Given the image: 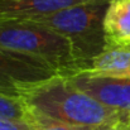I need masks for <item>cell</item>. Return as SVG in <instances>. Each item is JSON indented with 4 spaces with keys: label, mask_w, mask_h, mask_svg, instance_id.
I'll return each mask as SVG.
<instances>
[{
    "label": "cell",
    "mask_w": 130,
    "mask_h": 130,
    "mask_svg": "<svg viewBox=\"0 0 130 130\" xmlns=\"http://www.w3.org/2000/svg\"><path fill=\"white\" fill-rule=\"evenodd\" d=\"M22 99L28 110L71 125L106 129L130 124V112L101 104L77 88L70 77L56 76L33 87Z\"/></svg>",
    "instance_id": "1"
},
{
    "label": "cell",
    "mask_w": 130,
    "mask_h": 130,
    "mask_svg": "<svg viewBox=\"0 0 130 130\" xmlns=\"http://www.w3.org/2000/svg\"><path fill=\"white\" fill-rule=\"evenodd\" d=\"M0 48L34 58L62 77L81 73L68 42L33 20H0Z\"/></svg>",
    "instance_id": "2"
},
{
    "label": "cell",
    "mask_w": 130,
    "mask_h": 130,
    "mask_svg": "<svg viewBox=\"0 0 130 130\" xmlns=\"http://www.w3.org/2000/svg\"><path fill=\"white\" fill-rule=\"evenodd\" d=\"M107 4L109 1H96L23 20H33L62 36L82 75L106 45L104 17Z\"/></svg>",
    "instance_id": "3"
},
{
    "label": "cell",
    "mask_w": 130,
    "mask_h": 130,
    "mask_svg": "<svg viewBox=\"0 0 130 130\" xmlns=\"http://www.w3.org/2000/svg\"><path fill=\"white\" fill-rule=\"evenodd\" d=\"M56 76L39 61L0 48V93L22 99L33 87Z\"/></svg>",
    "instance_id": "4"
},
{
    "label": "cell",
    "mask_w": 130,
    "mask_h": 130,
    "mask_svg": "<svg viewBox=\"0 0 130 130\" xmlns=\"http://www.w3.org/2000/svg\"><path fill=\"white\" fill-rule=\"evenodd\" d=\"M73 85L104 105L130 112V80L91 77L78 75L70 77Z\"/></svg>",
    "instance_id": "5"
},
{
    "label": "cell",
    "mask_w": 130,
    "mask_h": 130,
    "mask_svg": "<svg viewBox=\"0 0 130 130\" xmlns=\"http://www.w3.org/2000/svg\"><path fill=\"white\" fill-rule=\"evenodd\" d=\"M82 75L130 80V39L106 42L104 51L90 63Z\"/></svg>",
    "instance_id": "6"
},
{
    "label": "cell",
    "mask_w": 130,
    "mask_h": 130,
    "mask_svg": "<svg viewBox=\"0 0 130 130\" xmlns=\"http://www.w3.org/2000/svg\"><path fill=\"white\" fill-rule=\"evenodd\" d=\"M96 1L110 0H0V20L30 19Z\"/></svg>",
    "instance_id": "7"
},
{
    "label": "cell",
    "mask_w": 130,
    "mask_h": 130,
    "mask_svg": "<svg viewBox=\"0 0 130 130\" xmlns=\"http://www.w3.org/2000/svg\"><path fill=\"white\" fill-rule=\"evenodd\" d=\"M106 42L130 39V0H110L104 17Z\"/></svg>",
    "instance_id": "8"
},
{
    "label": "cell",
    "mask_w": 130,
    "mask_h": 130,
    "mask_svg": "<svg viewBox=\"0 0 130 130\" xmlns=\"http://www.w3.org/2000/svg\"><path fill=\"white\" fill-rule=\"evenodd\" d=\"M27 123L30 130H104L101 128H91V126H80V125H71L66 123H61L58 120L47 118L44 115L33 112L28 110Z\"/></svg>",
    "instance_id": "9"
},
{
    "label": "cell",
    "mask_w": 130,
    "mask_h": 130,
    "mask_svg": "<svg viewBox=\"0 0 130 130\" xmlns=\"http://www.w3.org/2000/svg\"><path fill=\"white\" fill-rule=\"evenodd\" d=\"M28 112V107L24 104L23 99L10 97L0 93V118L27 121Z\"/></svg>",
    "instance_id": "10"
},
{
    "label": "cell",
    "mask_w": 130,
    "mask_h": 130,
    "mask_svg": "<svg viewBox=\"0 0 130 130\" xmlns=\"http://www.w3.org/2000/svg\"><path fill=\"white\" fill-rule=\"evenodd\" d=\"M0 130H30L25 120L0 118Z\"/></svg>",
    "instance_id": "11"
},
{
    "label": "cell",
    "mask_w": 130,
    "mask_h": 130,
    "mask_svg": "<svg viewBox=\"0 0 130 130\" xmlns=\"http://www.w3.org/2000/svg\"><path fill=\"white\" fill-rule=\"evenodd\" d=\"M104 130H130V124H121V125H116V126H110Z\"/></svg>",
    "instance_id": "12"
}]
</instances>
